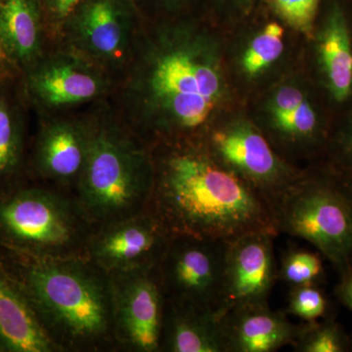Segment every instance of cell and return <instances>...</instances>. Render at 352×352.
<instances>
[{"label": "cell", "instance_id": "7402d4cb", "mask_svg": "<svg viewBox=\"0 0 352 352\" xmlns=\"http://www.w3.org/2000/svg\"><path fill=\"white\" fill-rule=\"evenodd\" d=\"M284 51V29L276 21L268 23L245 48L243 69L256 76L275 63Z\"/></svg>", "mask_w": 352, "mask_h": 352}, {"label": "cell", "instance_id": "8992f818", "mask_svg": "<svg viewBox=\"0 0 352 352\" xmlns=\"http://www.w3.org/2000/svg\"><path fill=\"white\" fill-rule=\"evenodd\" d=\"M279 233L307 241L338 274L352 267V215L326 162L302 173L274 206Z\"/></svg>", "mask_w": 352, "mask_h": 352}, {"label": "cell", "instance_id": "5bb4252c", "mask_svg": "<svg viewBox=\"0 0 352 352\" xmlns=\"http://www.w3.org/2000/svg\"><path fill=\"white\" fill-rule=\"evenodd\" d=\"M311 38L325 100L344 113L352 105V0H322Z\"/></svg>", "mask_w": 352, "mask_h": 352}, {"label": "cell", "instance_id": "f1b7e54d", "mask_svg": "<svg viewBox=\"0 0 352 352\" xmlns=\"http://www.w3.org/2000/svg\"><path fill=\"white\" fill-rule=\"evenodd\" d=\"M307 99V94L298 87L286 85L280 88L271 100L270 120L293 112Z\"/></svg>", "mask_w": 352, "mask_h": 352}, {"label": "cell", "instance_id": "4dcf8cb0", "mask_svg": "<svg viewBox=\"0 0 352 352\" xmlns=\"http://www.w3.org/2000/svg\"><path fill=\"white\" fill-rule=\"evenodd\" d=\"M336 298L352 312V267L340 275L339 283L335 288Z\"/></svg>", "mask_w": 352, "mask_h": 352}, {"label": "cell", "instance_id": "9a60e30c", "mask_svg": "<svg viewBox=\"0 0 352 352\" xmlns=\"http://www.w3.org/2000/svg\"><path fill=\"white\" fill-rule=\"evenodd\" d=\"M275 237L254 232L229 241L217 318L234 308L268 303L278 279Z\"/></svg>", "mask_w": 352, "mask_h": 352}, {"label": "cell", "instance_id": "5b68a950", "mask_svg": "<svg viewBox=\"0 0 352 352\" xmlns=\"http://www.w3.org/2000/svg\"><path fill=\"white\" fill-rule=\"evenodd\" d=\"M92 228L73 194L32 180L0 192V247L43 258H87Z\"/></svg>", "mask_w": 352, "mask_h": 352}, {"label": "cell", "instance_id": "7c38bea8", "mask_svg": "<svg viewBox=\"0 0 352 352\" xmlns=\"http://www.w3.org/2000/svg\"><path fill=\"white\" fill-rule=\"evenodd\" d=\"M109 275L118 352H160L166 302L155 267Z\"/></svg>", "mask_w": 352, "mask_h": 352}, {"label": "cell", "instance_id": "e0dca14e", "mask_svg": "<svg viewBox=\"0 0 352 352\" xmlns=\"http://www.w3.org/2000/svg\"><path fill=\"white\" fill-rule=\"evenodd\" d=\"M22 78L0 83V192L29 179L30 145Z\"/></svg>", "mask_w": 352, "mask_h": 352}, {"label": "cell", "instance_id": "8fae6325", "mask_svg": "<svg viewBox=\"0 0 352 352\" xmlns=\"http://www.w3.org/2000/svg\"><path fill=\"white\" fill-rule=\"evenodd\" d=\"M90 136L88 108L83 112L38 116V129L30 145L29 179L76 196Z\"/></svg>", "mask_w": 352, "mask_h": 352}, {"label": "cell", "instance_id": "30bf717a", "mask_svg": "<svg viewBox=\"0 0 352 352\" xmlns=\"http://www.w3.org/2000/svg\"><path fill=\"white\" fill-rule=\"evenodd\" d=\"M201 142L219 164L263 196L273 210L302 173L280 156L263 132L248 120L215 127Z\"/></svg>", "mask_w": 352, "mask_h": 352}, {"label": "cell", "instance_id": "e575fe53", "mask_svg": "<svg viewBox=\"0 0 352 352\" xmlns=\"http://www.w3.org/2000/svg\"><path fill=\"white\" fill-rule=\"evenodd\" d=\"M349 352H352V333H349Z\"/></svg>", "mask_w": 352, "mask_h": 352}, {"label": "cell", "instance_id": "ffe728a7", "mask_svg": "<svg viewBox=\"0 0 352 352\" xmlns=\"http://www.w3.org/2000/svg\"><path fill=\"white\" fill-rule=\"evenodd\" d=\"M160 352H226L219 319L212 312L164 303Z\"/></svg>", "mask_w": 352, "mask_h": 352}, {"label": "cell", "instance_id": "d4e9b609", "mask_svg": "<svg viewBox=\"0 0 352 352\" xmlns=\"http://www.w3.org/2000/svg\"><path fill=\"white\" fill-rule=\"evenodd\" d=\"M327 296L320 285L292 287L286 314L294 315L303 322H314L329 316Z\"/></svg>", "mask_w": 352, "mask_h": 352}, {"label": "cell", "instance_id": "83f0119b", "mask_svg": "<svg viewBox=\"0 0 352 352\" xmlns=\"http://www.w3.org/2000/svg\"><path fill=\"white\" fill-rule=\"evenodd\" d=\"M51 43H54L65 20L82 0H39Z\"/></svg>", "mask_w": 352, "mask_h": 352}, {"label": "cell", "instance_id": "6da1fadb", "mask_svg": "<svg viewBox=\"0 0 352 352\" xmlns=\"http://www.w3.org/2000/svg\"><path fill=\"white\" fill-rule=\"evenodd\" d=\"M219 45L200 15L144 21L109 103L151 147L201 141L224 94Z\"/></svg>", "mask_w": 352, "mask_h": 352}, {"label": "cell", "instance_id": "52a82bcc", "mask_svg": "<svg viewBox=\"0 0 352 352\" xmlns=\"http://www.w3.org/2000/svg\"><path fill=\"white\" fill-rule=\"evenodd\" d=\"M143 24L131 0H82L53 44L75 51L118 82L133 57Z\"/></svg>", "mask_w": 352, "mask_h": 352}, {"label": "cell", "instance_id": "2e32d148", "mask_svg": "<svg viewBox=\"0 0 352 352\" xmlns=\"http://www.w3.org/2000/svg\"><path fill=\"white\" fill-rule=\"evenodd\" d=\"M226 352H273L293 346L300 325L270 305L234 308L219 317Z\"/></svg>", "mask_w": 352, "mask_h": 352}, {"label": "cell", "instance_id": "ac0fdd59", "mask_svg": "<svg viewBox=\"0 0 352 352\" xmlns=\"http://www.w3.org/2000/svg\"><path fill=\"white\" fill-rule=\"evenodd\" d=\"M0 39L24 74L43 58L51 43L39 0H0Z\"/></svg>", "mask_w": 352, "mask_h": 352}, {"label": "cell", "instance_id": "4fadbf2b", "mask_svg": "<svg viewBox=\"0 0 352 352\" xmlns=\"http://www.w3.org/2000/svg\"><path fill=\"white\" fill-rule=\"evenodd\" d=\"M170 235L149 210L94 226L87 256L108 274L156 267Z\"/></svg>", "mask_w": 352, "mask_h": 352}, {"label": "cell", "instance_id": "ba28073f", "mask_svg": "<svg viewBox=\"0 0 352 352\" xmlns=\"http://www.w3.org/2000/svg\"><path fill=\"white\" fill-rule=\"evenodd\" d=\"M21 80L28 103L38 116L76 112L107 101L117 85L105 69L57 44Z\"/></svg>", "mask_w": 352, "mask_h": 352}, {"label": "cell", "instance_id": "3957f363", "mask_svg": "<svg viewBox=\"0 0 352 352\" xmlns=\"http://www.w3.org/2000/svg\"><path fill=\"white\" fill-rule=\"evenodd\" d=\"M0 264L60 352H118L111 278L97 264L2 247Z\"/></svg>", "mask_w": 352, "mask_h": 352}, {"label": "cell", "instance_id": "7a4b0ae2", "mask_svg": "<svg viewBox=\"0 0 352 352\" xmlns=\"http://www.w3.org/2000/svg\"><path fill=\"white\" fill-rule=\"evenodd\" d=\"M151 153L148 210L170 236L231 241L254 232L279 235L268 201L219 164L201 141L159 142Z\"/></svg>", "mask_w": 352, "mask_h": 352}, {"label": "cell", "instance_id": "1f68e13d", "mask_svg": "<svg viewBox=\"0 0 352 352\" xmlns=\"http://www.w3.org/2000/svg\"><path fill=\"white\" fill-rule=\"evenodd\" d=\"M22 78L20 69L13 63L0 39V83Z\"/></svg>", "mask_w": 352, "mask_h": 352}, {"label": "cell", "instance_id": "d6986e66", "mask_svg": "<svg viewBox=\"0 0 352 352\" xmlns=\"http://www.w3.org/2000/svg\"><path fill=\"white\" fill-rule=\"evenodd\" d=\"M0 352H60L1 264Z\"/></svg>", "mask_w": 352, "mask_h": 352}, {"label": "cell", "instance_id": "484cf974", "mask_svg": "<svg viewBox=\"0 0 352 352\" xmlns=\"http://www.w3.org/2000/svg\"><path fill=\"white\" fill-rule=\"evenodd\" d=\"M144 21L177 19L200 15L207 8V0H131Z\"/></svg>", "mask_w": 352, "mask_h": 352}, {"label": "cell", "instance_id": "d6a6232c", "mask_svg": "<svg viewBox=\"0 0 352 352\" xmlns=\"http://www.w3.org/2000/svg\"><path fill=\"white\" fill-rule=\"evenodd\" d=\"M331 168L335 171L336 177H337L340 189H342L344 198L349 204L352 215V168L338 170V168H333V166H331Z\"/></svg>", "mask_w": 352, "mask_h": 352}, {"label": "cell", "instance_id": "9c48e42d", "mask_svg": "<svg viewBox=\"0 0 352 352\" xmlns=\"http://www.w3.org/2000/svg\"><path fill=\"white\" fill-rule=\"evenodd\" d=\"M228 243L171 235L155 267L164 302L217 316L222 300Z\"/></svg>", "mask_w": 352, "mask_h": 352}, {"label": "cell", "instance_id": "603a6c76", "mask_svg": "<svg viewBox=\"0 0 352 352\" xmlns=\"http://www.w3.org/2000/svg\"><path fill=\"white\" fill-rule=\"evenodd\" d=\"M322 254L318 251L293 249L285 252L281 266L278 268V279L292 287L302 285H321L325 277Z\"/></svg>", "mask_w": 352, "mask_h": 352}, {"label": "cell", "instance_id": "4316f807", "mask_svg": "<svg viewBox=\"0 0 352 352\" xmlns=\"http://www.w3.org/2000/svg\"><path fill=\"white\" fill-rule=\"evenodd\" d=\"M325 162L338 170L352 168V105L333 122Z\"/></svg>", "mask_w": 352, "mask_h": 352}, {"label": "cell", "instance_id": "277c9868", "mask_svg": "<svg viewBox=\"0 0 352 352\" xmlns=\"http://www.w3.org/2000/svg\"><path fill=\"white\" fill-rule=\"evenodd\" d=\"M91 136L76 198L92 226L148 210L154 183L151 147L118 117L109 101L88 108Z\"/></svg>", "mask_w": 352, "mask_h": 352}, {"label": "cell", "instance_id": "cb8c5ba5", "mask_svg": "<svg viewBox=\"0 0 352 352\" xmlns=\"http://www.w3.org/2000/svg\"><path fill=\"white\" fill-rule=\"evenodd\" d=\"M292 29L311 38L322 0H263Z\"/></svg>", "mask_w": 352, "mask_h": 352}, {"label": "cell", "instance_id": "836d02e7", "mask_svg": "<svg viewBox=\"0 0 352 352\" xmlns=\"http://www.w3.org/2000/svg\"><path fill=\"white\" fill-rule=\"evenodd\" d=\"M261 1H263V0H249V4L250 7H251V10L252 11V9H254V7L258 6L259 2Z\"/></svg>", "mask_w": 352, "mask_h": 352}, {"label": "cell", "instance_id": "44dd1931", "mask_svg": "<svg viewBox=\"0 0 352 352\" xmlns=\"http://www.w3.org/2000/svg\"><path fill=\"white\" fill-rule=\"evenodd\" d=\"M292 346L298 352H349V333L332 317H324L300 324Z\"/></svg>", "mask_w": 352, "mask_h": 352}, {"label": "cell", "instance_id": "f546056e", "mask_svg": "<svg viewBox=\"0 0 352 352\" xmlns=\"http://www.w3.org/2000/svg\"><path fill=\"white\" fill-rule=\"evenodd\" d=\"M207 7H214L217 11L228 14L252 12L249 0H207Z\"/></svg>", "mask_w": 352, "mask_h": 352}]
</instances>
